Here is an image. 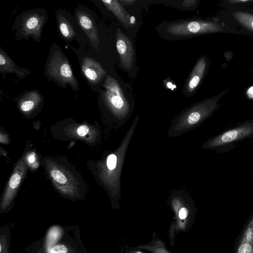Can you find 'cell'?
Segmentation results:
<instances>
[{
    "mask_svg": "<svg viewBox=\"0 0 253 253\" xmlns=\"http://www.w3.org/2000/svg\"><path fill=\"white\" fill-rule=\"evenodd\" d=\"M45 71L47 78L55 82L59 86L65 88L69 85L73 90H79V83L70 63L62 50L56 45L50 52Z\"/></svg>",
    "mask_w": 253,
    "mask_h": 253,
    "instance_id": "6da1fadb",
    "label": "cell"
},
{
    "mask_svg": "<svg viewBox=\"0 0 253 253\" xmlns=\"http://www.w3.org/2000/svg\"><path fill=\"white\" fill-rule=\"evenodd\" d=\"M217 100L216 98L207 100L184 112L171 125L169 135L178 136L200 125L217 108Z\"/></svg>",
    "mask_w": 253,
    "mask_h": 253,
    "instance_id": "7a4b0ae2",
    "label": "cell"
},
{
    "mask_svg": "<svg viewBox=\"0 0 253 253\" xmlns=\"http://www.w3.org/2000/svg\"><path fill=\"white\" fill-rule=\"evenodd\" d=\"M47 20L46 11L43 8H34L23 12L15 20L13 27L16 31L15 37L17 39L27 41L32 38L39 42Z\"/></svg>",
    "mask_w": 253,
    "mask_h": 253,
    "instance_id": "3957f363",
    "label": "cell"
},
{
    "mask_svg": "<svg viewBox=\"0 0 253 253\" xmlns=\"http://www.w3.org/2000/svg\"><path fill=\"white\" fill-rule=\"evenodd\" d=\"M252 137H253V120H249L209 139L202 147L227 152L233 149L238 141Z\"/></svg>",
    "mask_w": 253,
    "mask_h": 253,
    "instance_id": "277c9868",
    "label": "cell"
},
{
    "mask_svg": "<svg viewBox=\"0 0 253 253\" xmlns=\"http://www.w3.org/2000/svg\"><path fill=\"white\" fill-rule=\"evenodd\" d=\"M102 86L103 98L114 112L123 119L129 112V105L118 81L107 76Z\"/></svg>",
    "mask_w": 253,
    "mask_h": 253,
    "instance_id": "5b68a950",
    "label": "cell"
},
{
    "mask_svg": "<svg viewBox=\"0 0 253 253\" xmlns=\"http://www.w3.org/2000/svg\"><path fill=\"white\" fill-rule=\"evenodd\" d=\"M216 23L202 21H185L169 25L168 33L172 36L185 37L221 31Z\"/></svg>",
    "mask_w": 253,
    "mask_h": 253,
    "instance_id": "8992f818",
    "label": "cell"
},
{
    "mask_svg": "<svg viewBox=\"0 0 253 253\" xmlns=\"http://www.w3.org/2000/svg\"><path fill=\"white\" fill-rule=\"evenodd\" d=\"M116 47L122 66L130 70L134 61L133 48L130 39L119 28L116 33Z\"/></svg>",
    "mask_w": 253,
    "mask_h": 253,
    "instance_id": "52a82bcc",
    "label": "cell"
},
{
    "mask_svg": "<svg viewBox=\"0 0 253 253\" xmlns=\"http://www.w3.org/2000/svg\"><path fill=\"white\" fill-rule=\"evenodd\" d=\"M76 16L79 25L86 34L92 46L97 49L99 43V34L93 18L90 14L82 10L77 11Z\"/></svg>",
    "mask_w": 253,
    "mask_h": 253,
    "instance_id": "ba28073f",
    "label": "cell"
},
{
    "mask_svg": "<svg viewBox=\"0 0 253 253\" xmlns=\"http://www.w3.org/2000/svg\"><path fill=\"white\" fill-rule=\"evenodd\" d=\"M82 70L88 81L93 84L100 83L106 74L101 65L89 57H85L83 59Z\"/></svg>",
    "mask_w": 253,
    "mask_h": 253,
    "instance_id": "9c48e42d",
    "label": "cell"
},
{
    "mask_svg": "<svg viewBox=\"0 0 253 253\" xmlns=\"http://www.w3.org/2000/svg\"><path fill=\"white\" fill-rule=\"evenodd\" d=\"M0 72L4 79L6 73H14L20 79H23L31 73L28 69L18 67L1 48H0Z\"/></svg>",
    "mask_w": 253,
    "mask_h": 253,
    "instance_id": "30bf717a",
    "label": "cell"
},
{
    "mask_svg": "<svg viewBox=\"0 0 253 253\" xmlns=\"http://www.w3.org/2000/svg\"><path fill=\"white\" fill-rule=\"evenodd\" d=\"M206 67V62L204 58L200 59L195 66L186 85V91L191 93L194 91L202 79Z\"/></svg>",
    "mask_w": 253,
    "mask_h": 253,
    "instance_id": "8fae6325",
    "label": "cell"
},
{
    "mask_svg": "<svg viewBox=\"0 0 253 253\" xmlns=\"http://www.w3.org/2000/svg\"><path fill=\"white\" fill-rule=\"evenodd\" d=\"M101 1L108 9L116 16L125 26L126 27H130V17L119 1L116 0H101Z\"/></svg>",
    "mask_w": 253,
    "mask_h": 253,
    "instance_id": "7c38bea8",
    "label": "cell"
},
{
    "mask_svg": "<svg viewBox=\"0 0 253 253\" xmlns=\"http://www.w3.org/2000/svg\"><path fill=\"white\" fill-rule=\"evenodd\" d=\"M20 104L21 109L24 112L32 110L40 102L41 95L38 90H33L25 92Z\"/></svg>",
    "mask_w": 253,
    "mask_h": 253,
    "instance_id": "4fadbf2b",
    "label": "cell"
},
{
    "mask_svg": "<svg viewBox=\"0 0 253 253\" xmlns=\"http://www.w3.org/2000/svg\"><path fill=\"white\" fill-rule=\"evenodd\" d=\"M56 20L60 33L63 38L68 41H72L76 36L72 25L61 14L57 15Z\"/></svg>",
    "mask_w": 253,
    "mask_h": 253,
    "instance_id": "5bb4252c",
    "label": "cell"
},
{
    "mask_svg": "<svg viewBox=\"0 0 253 253\" xmlns=\"http://www.w3.org/2000/svg\"><path fill=\"white\" fill-rule=\"evenodd\" d=\"M236 20L244 27L253 31V15L249 13L237 11L233 13Z\"/></svg>",
    "mask_w": 253,
    "mask_h": 253,
    "instance_id": "9a60e30c",
    "label": "cell"
},
{
    "mask_svg": "<svg viewBox=\"0 0 253 253\" xmlns=\"http://www.w3.org/2000/svg\"><path fill=\"white\" fill-rule=\"evenodd\" d=\"M240 242H247L253 245V216L245 228Z\"/></svg>",
    "mask_w": 253,
    "mask_h": 253,
    "instance_id": "2e32d148",
    "label": "cell"
},
{
    "mask_svg": "<svg viewBox=\"0 0 253 253\" xmlns=\"http://www.w3.org/2000/svg\"><path fill=\"white\" fill-rule=\"evenodd\" d=\"M236 253H253V245L247 242H240Z\"/></svg>",
    "mask_w": 253,
    "mask_h": 253,
    "instance_id": "e0dca14e",
    "label": "cell"
},
{
    "mask_svg": "<svg viewBox=\"0 0 253 253\" xmlns=\"http://www.w3.org/2000/svg\"><path fill=\"white\" fill-rule=\"evenodd\" d=\"M118 162L117 156L115 154L109 155L107 158V166L108 169L112 170L116 169Z\"/></svg>",
    "mask_w": 253,
    "mask_h": 253,
    "instance_id": "ac0fdd59",
    "label": "cell"
},
{
    "mask_svg": "<svg viewBox=\"0 0 253 253\" xmlns=\"http://www.w3.org/2000/svg\"><path fill=\"white\" fill-rule=\"evenodd\" d=\"M51 174L54 179L59 183L64 184L67 182L66 177L58 170H52Z\"/></svg>",
    "mask_w": 253,
    "mask_h": 253,
    "instance_id": "d6986e66",
    "label": "cell"
},
{
    "mask_svg": "<svg viewBox=\"0 0 253 253\" xmlns=\"http://www.w3.org/2000/svg\"><path fill=\"white\" fill-rule=\"evenodd\" d=\"M21 180V176L18 173H15L10 178L9 182V186L11 188H15L19 184Z\"/></svg>",
    "mask_w": 253,
    "mask_h": 253,
    "instance_id": "ffe728a7",
    "label": "cell"
},
{
    "mask_svg": "<svg viewBox=\"0 0 253 253\" xmlns=\"http://www.w3.org/2000/svg\"><path fill=\"white\" fill-rule=\"evenodd\" d=\"M68 249L64 245H57L52 247L51 250V253H67Z\"/></svg>",
    "mask_w": 253,
    "mask_h": 253,
    "instance_id": "44dd1931",
    "label": "cell"
},
{
    "mask_svg": "<svg viewBox=\"0 0 253 253\" xmlns=\"http://www.w3.org/2000/svg\"><path fill=\"white\" fill-rule=\"evenodd\" d=\"M88 127L85 125L80 126L77 129L78 134L81 136H83L85 135L88 132Z\"/></svg>",
    "mask_w": 253,
    "mask_h": 253,
    "instance_id": "7402d4cb",
    "label": "cell"
},
{
    "mask_svg": "<svg viewBox=\"0 0 253 253\" xmlns=\"http://www.w3.org/2000/svg\"><path fill=\"white\" fill-rule=\"evenodd\" d=\"M188 213V210L185 208H182L179 211V217L180 219H183L187 216Z\"/></svg>",
    "mask_w": 253,
    "mask_h": 253,
    "instance_id": "603a6c76",
    "label": "cell"
},
{
    "mask_svg": "<svg viewBox=\"0 0 253 253\" xmlns=\"http://www.w3.org/2000/svg\"><path fill=\"white\" fill-rule=\"evenodd\" d=\"M135 0H120L119 2H121L122 4L125 5H130L132 4L134 2H135Z\"/></svg>",
    "mask_w": 253,
    "mask_h": 253,
    "instance_id": "cb8c5ba5",
    "label": "cell"
},
{
    "mask_svg": "<svg viewBox=\"0 0 253 253\" xmlns=\"http://www.w3.org/2000/svg\"><path fill=\"white\" fill-rule=\"evenodd\" d=\"M247 94L250 98L253 99V86H251L249 88Z\"/></svg>",
    "mask_w": 253,
    "mask_h": 253,
    "instance_id": "d4e9b609",
    "label": "cell"
},
{
    "mask_svg": "<svg viewBox=\"0 0 253 253\" xmlns=\"http://www.w3.org/2000/svg\"><path fill=\"white\" fill-rule=\"evenodd\" d=\"M251 0H230L228 2L229 3H240V2H249Z\"/></svg>",
    "mask_w": 253,
    "mask_h": 253,
    "instance_id": "484cf974",
    "label": "cell"
},
{
    "mask_svg": "<svg viewBox=\"0 0 253 253\" xmlns=\"http://www.w3.org/2000/svg\"><path fill=\"white\" fill-rule=\"evenodd\" d=\"M35 158L34 156H33L32 155L30 156L28 158V161L30 163H33L35 161Z\"/></svg>",
    "mask_w": 253,
    "mask_h": 253,
    "instance_id": "4316f807",
    "label": "cell"
},
{
    "mask_svg": "<svg viewBox=\"0 0 253 253\" xmlns=\"http://www.w3.org/2000/svg\"><path fill=\"white\" fill-rule=\"evenodd\" d=\"M135 18L133 17V16H131L130 18V24H134L135 23Z\"/></svg>",
    "mask_w": 253,
    "mask_h": 253,
    "instance_id": "83f0119b",
    "label": "cell"
},
{
    "mask_svg": "<svg viewBox=\"0 0 253 253\" xmlns=\"http://www.w3.org/2000/svg\"><path fill=\"white\" fill-rule=\"evenodd\" d=\"M0 253L1 252V245H0Z\"/></svg>",
    "mask_w": 253,
    "mask_h": 253,
    "instance_id": "f1b7e54d",
    "label": "cell"
},
{
    "mask_svg": "<svg viewBox=\"0 0 253 253\" xmlns=\"http://www.w3.org/2000/svg\"><path fill=\"white\" fill-rule=\"evenodd\" d=\"M141 253V252H136V253Z\"/></svg>",
    "mask_w": 253,
    "mask_h": 253,
    "instance_id": "f546056e",
    "label": "cell"
}]
</instances>
